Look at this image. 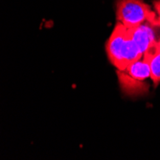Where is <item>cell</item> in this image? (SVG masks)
<instances>
[{"label": "cell", "instance_id": "cell-1", "mask_svg": "<svg viewBox=\"0 0 160 160\" xmlns=\"http://www.w3.org/2000/svg\"><path fill=\"white\" fill-rule=\"evenodd\" d=\"M106 51L109 62L118 71H125L132 62L143 58L128 33V29L117 22L106 43Z\"/></svg>", "mask_w": 160, "mask_h": 160}, {"label": "cell", "instance_id": "cell-6", "mask_svg": "<svg viewBox=\"0 0 160 160\" xmlns=\"http://www.w3.org/2000/svg\"><path fill=\"white\" fill-rule=\"evenodd\" d=\"M153 8H154V12H156L157 18H158V25H160V0H154Z\"/></svg>", "mask_w": 160, "mask_h": 160}, {"label": "cell", "instance_id": "cell-5", "mask_svg": "<svg viewBox=\"0 0 160 160\" xmlns=\"http://www.w3.org/2000/svg\"><path fill=\"white\" fill-rule=\"evenodd\" d=\"M143 58L147 61L151 69V79L154 86L160 83V50L154 44L152 46L146 53L144 54Z\"/></svg>", "mask_w": 160, "mask_h": 160}, {"label": "cell", "instance_id": "cell-2", "mask_svg": "<svg viewBox=\"0 0 160 160\" xmlns=\"http://www.w3.org/2000/svg\"><path fill=\"white\" fill-rule=\"evenodd\" d=\"M116 18L127 28H133L146 22L158 25L156 12L143 0H117Z\"/></svg>", "mask_w": 160, "mask_h": 160}, {"label": "cell", "instance_id": "cell-4", "mask_svg": "<svg viewBox=\"0 0 160 160\" xmlns=\"http://www.w3.org/2000/svg\"><path fill=\"white\" fill-rule=\"evenodd\" d=\"M122 72H124L129 78L140 82H143L147 78L151 77V69L149 63L144 58L129 64L127 69Z\"/></svg>", "mask_w": 160, "mask_h": 160}, {"label": "cell", "instance_id": "cell-3", "mask_svg": "<svg viewBox=\"0 0 160 160\" xmlns=\"http://www.w3.org/2000/svg\"><path fill=\"white\" fill-rule=\"evenodd\" d=\"M159 28L160 25L152 24L151 22L143 23L133 28H128L130 37L143 56L158 40L159 38H157L156 31Z\"/></svg>", "mask_w": 160, "mask_h": 160}, {"label": "cell", "instance_id": "cell-7", "mask_svg": "<svg viewBox=\"0 0 160 160\" xmlns=\"http://www.w3.org/2000/svg\"><path fill=\"white\" fill-rule=\"evenodd\" d=\"M155 45H156V47L160 50V38H158V40L156 41V43H155Z\"/></svg>", "mask_w": 160, "mask_h": 160}]
</instances>
